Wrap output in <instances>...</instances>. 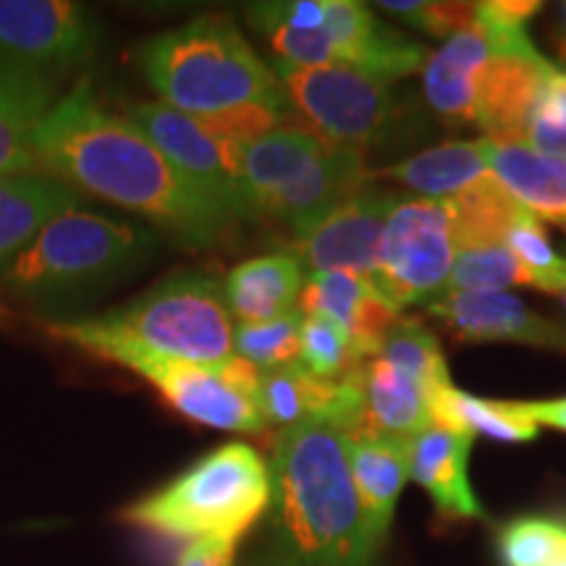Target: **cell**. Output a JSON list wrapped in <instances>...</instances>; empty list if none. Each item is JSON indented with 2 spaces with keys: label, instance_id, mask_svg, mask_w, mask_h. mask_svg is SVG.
I'll return each instance as SVG.
<instances>
[{
  "label": "cell",
  "instance_id": "39",
  "mask_svg": "<svg viewBox=\"0 0 566 566\" xmlns=\"http://www.w3.org/2000/svg\"><path fill=\"white\" fill-rule=\"evenodd\" d=\"M535 113L566 124V71L556 69L554 74L548 76L546 90H543V97H541V103H537Z\"/></svg>",
  "mask_w": 566,
  "mask_h": 566
},
{
  "label": "cell",
  "instance_id": "21",
  "mask_svg": "<svg viewBox=\"0 0 566 566\" xmlns=\"http://www.w3.org/2000/svg\"><path fill=\"white\" fill-rule=\"evenodd\" d=\"M488 59L491 42L478 21L446 40L441 51L428 55L422 69L424 101L449 126L475 124L478 76Z\"/></svg>",
  "mask_w": 566,
  "mask_h": 566
},
{
  "label": "cell",
  "instance_id": "37",
  "mask_svg": "<svg viewBox=\"0 0 566 566\" xmlns=\"http://www.w3.org/2000/svg\"><path fill=\"white\" fill-rule=\"evenodd\" d=\"M525 142L530 147H533L535 153L548 155V158H554V160L564 163V166H566V124L556 122V118H548V116H541V113H535L533 124H530V129H527Z\"/></svg>",
  "mask_w": 566,
  "mask_h": 566
},
{
  "label": "cell",
  "instance_id": "32",
  "mask_svg": "<svg viewBox=\"0 0 566 566\" xmlns=\"http://www.w3.org/2000/svg\"><path fill=\"white\" fill-rule=\"evenodd\" d=\"M302 323L300 310L265 323H239L233 328V352L260 373L300 363Z\"/></svg>",
  "mask_w": 566,
  "mask_h": 566
},
{
  "label": "cell",
  "instance_id": "2",
  "mask_svg": "<svg viewBox=\"0 0 566 566\" xmlns=\"http://www.w3.org/2000/svg\"><path fill=\"white\" fill-rule=\"evenodd\" d=\"M271 485L281 556L296 566H375L380 546L367 527L342 430L323 422L283 428Z\"/></svg>",
  "mask_w": 566,
  "mask_h": 566
},
{
  "label": "cell",
  "instance_id": "4",
  "mask_svg": "<svg viewBox=\"0 0 566 566\" xmlns=\"http://www.w3.org/2000/svg\"><path fill=\"white\" fill-rule=\"evenodd\" d=\"M48 334L95 357L118 346L208 365L237 354L223 283L202 271L168 275L150 292L103 315L51 323Z\"/></svg>",
  "mask_w": 566,
  "mask_h": 566
},
{
  "label": "cell",
  "instance_id": "8",
  "mask_svg": "<svg viewBox=\"0 0 566 566\" xmlns=\"http://www.w3.org/2000/svg\"><path fill=\"white\" fill-rule=\"evenodd\" d=\"M273 69L292 111L328 145L367 155L384 145L399 124L401 113L391 84L365 71L346 63L304 69L283 61H275Z\"/></svg>",
  "mask_w": 566,
  "mask_h": 566
},
{
  "label": "cell",
  "instance_id": "18",
  "mask_svg": "<svg viewBox=\"0 0 566 566\" xmlns=\"http://www.w3.org/2000/svg\"><path fill=\"white\" fill-rule=\"evenodd\" d=\"M475 436L430 424L405 441L407 472L433 501L443 520H485V509L470 483V454Z\"/></svg>",
  "mask_w": 566,
  "mask_h": 566
},
{
  "label": "cell",
  "instance_id": "40",
  "mask_svg": "<svg viewBox=\"0 0 566 566\" xmlns=\"http://www.w3.org/2000/svg\"><path fill=\"white\" fill-rule=\"evenodd\" d=\"M520 409L537 424V428H541V424H548V428L566 433V396L548 401H520Z\"/></svg>",
  "mask_w": 566,
  "mask_h": 566
},
{
  "label": "cell",
  "instance_id": "5",
  "mask_svg": "<svg viewBox=\"0 0 566 566\" xmlns=\"http://www.w3.org/2000/svg\"><path fill=\"white\" fill-rule=\"evenodd\" d=\"M155 252V233L103 212L69 210L3 271L6 289L34 307H61L101 294Z\"/></svg>",
  "mask_w": 566,
  "mask_h": 566
},
{
  "label": "cell",
  "instance_id": "25",
  "mask_svg": "<svg viewBox=\"0 0 566 566\" xmlns=\"http://www.w3.org/2000/svg\"><path fill=\"white\" fill-rule=\"evenodd\" d=\"M304 286L302 263L289 252L252 258L226 275L223 294L239 323H265L296 310Z\"/></svg>",
  "mask_w": 566,
  "mask_h": 566
},
{
  "label": "cell",
  "instance_id": "38",
  "mask_svg": "<svg viewBox=\"0 0 566 566\" xmlns=\"http://www.w3.org/2000/svg\"><path fill=\"white\" fill-rule=\"evenodd\" d=\"M237 562V543L229 541H189L174 566H233Z\"/></svg>",
  "mask_w": 566,
  "mask_h": 566
},
{
  "label": "cell",
  "instance_id": "42",
  "mask_svg": "<svg viewBox=\"0 0 566 566\" xmlns=\"http://www.w3.org/2000/svg\"><path fill=\"white\" fill-rule=\"evenodd\" d=\"M564 19H566V6H564Z\"/></svg>",
  "mask_w": 566,
  "mask_h": 566
},
{
  "label": "cell",
  "instance_id": "26",
  "mask_svg": "<svg viewBox=\"0 0 566 566\" xmlns=\"http://www.w3.org/2000/svg\"><path fill=\"white\" fill-rule=\"evenodd\" d=\"M388 179L412 189L428 200H451L475 184L493 179L488 163L485 139L475 142H443L412 155V158L391 163L375 171V179Z\"/></svg>",
  "mask_w": 566,
  "mask_h": 566
},
{
  "label": "cell",
  "instance_id": "7",
  "mask_svg": "<svg viewBox=\"0 0 566 566\" xmlns=\"http://www.w3.org/2000/svg\"><path fill=\"white\" fill-rule=\"evenodd\" d=\"M101 359L137 373L176 412L205 428L260 433L268 424L260 401V370L237 354L226 363L208 365L118 346L103 352Z\"/></svg>",
  "mask_w": 566,
  "mask_h": 566
},
{
  "label": "cell",
  "instance_id": "29",
  "mask_svg": "<svg viewBox=\"0 0 566 566\" xmlns=\"http://www.w3.org/2000/svg\"><path fill=\"white\" fill-rule=\"evenodd\" d=\"M446 202L451 208V233H454L457 252L506 244L509 229L522 212V205L506 192V187L495 176Z\"/></svg>",
  "mask_w": 566,
  "mask_h": 566
},
{
  "label": "cell",
  "instance_id": "33",
  "mask_svg": "<svg viewBox=\"0 0 566 566\" xmlns=\"http://www.w3.org/2000/svg\"><path fill=\"white\" fill-rule=\"evenodd\" d=\"M566 554V520L516 516L499 533L501 566H551Z\"/></svg>",
  "mask_w": 566,
  "mask_h": 566
},
{
  "label": "cell",
  "instance_id": "31",
  "mask_svg": "<svg viewBox=\"0 0 566 566\" xmlns=\"http://www.w3.org/2000/svg\"><path fill=\"white\" fill-rule=\"evenodd\" d=\"M506 247L525 271V286L566 296V258L554 250L543 221L527 208H522L509 229Z\"/></svg>",
  "mask_w": 566,
  "mask_h": 566
},
{
  "label": "cell",
  "instance_id": "10",
  "mask_svg": "<svg viewBox=\"0 0 566 566\" xmlns=\"http://www.w3.org/2000/svg\"><path fill=\"white\" fill-rule=\"evenodd\" d=\"M101 19L71 0H0V61L59 80L92 61Z\"/></svg>",
  "mask_w": 566,
  "mask_h": 566
},
{
  "label": "cell",
  "instance_id": "15",
  "mask_svg": "<svg viewBox=\"0 0 566 566\" xmlns=\"http://www.w3.org/2000/svg\"><path fill=\"white\" fill-rule=\"evenodd\" d=\"M373 181L375 171L367 168L365 153L328 145L321 160L313 163L300 179L268 197L254 218H271L300 237L338 205L373 187Z\"/></svg>",
  "mask_w": 566,
  "mask_h": 566
},
{
  "label": "cell",
  "instance_id": "14",
  "mask_svg": "<svg viewBox=\"0 0 566 566\" xmlns=\"http://www.w3.org/2000/svg\"><path fill=\"white\" fill-rule=\"evenodd\" d=\"M556 66L541 53H491L478 76L475 124L493 142H525Z\"/></svg>",
  "mask_w": 566,
  "mask_h": 566
},
{
  "label": "cell",
  "instance_id": "6",
  "mask_svg": "<svg viewBox=\"0 0 566 566\" xmlns=\"http://www.w3.org/2000/svg\"><path fill=\"white\" fill-rule=\"evenodd\" d=\"M271 493L265 459L247 443H223L126 506L122 520L171 541L239 543L271 506Z\"/></svg>",
  "mask_w": 566,
  "mask_h": 566
},
{
  "label": "cell",
  "instance_id": "9",
  "mask_svg": "<svg viewBox=\"0 0 566 566\" xmlns=\"http://www.w3.org/2000/svg\"><path fill=\"white\" fill-rule=\"evenodd\" d=\"M454 233L446 200L399 197L386 221L373 283L396 310L436 302L449 292L454 271Z\"/></svg>",
  "mask_w": 566,
  "mask_h": 566
},
{
  "label": "cell",
  "instance_id": "20",
  "mask_svg": "<svg viewBox=\"0 0 566 566\" xmlns=\"http://www.w3.org/2000/svg\"><path fill=\"white\" fill-rule=\"evenodd\" d=\"M55 103L53 80L0 61V179L38 174V132Z\"/></svg>",
  "mask_w": 566,
  "mask_h": 566
},
{
  "label": "cell",
  "instance_id": "3",
  "mask_svg": "<svg viewBox=\"0 0 566 566\" xmlns=\"http://www.w3.org/2000/svg\"><path fill=\"white\" fill-rule=\"evenodd\" d=\"M137 63L160 103L192 118L244 108L292 111L275 69L221 13H202L145 40L137 48Z\"/></svg>",
  "mask_w": 566,
  "mask_h": 566
},
{
  "label": "cell",
  "instance_id": "11",
  "mask_svg": "<svg viewBox=\"0 0 566 566\" xmlns=\"http://www.w3.org/2000/svg\"><path fill=\"white\" fill-rule=\"evenodd\" d=\"M129 122L145 132L158 150L174 163L189 181L197 184L212 202L242 221L237 179V142H223L195 122L187 113L166 103H137L129 108Z\"/></svg>",
  "mask_w": 566,
  "mask_h": 566
},
{
  "label": "cell",
  "instance_id": "22",
  "mask_svg": "<svg viewBox=\"0 0 566 566\" xmlns=\"http://www.w3.org/2000/svg\"><path fill=\"white\" fill-rule=\"evenodd\" d=\"M344 438L367 527L373 541L384 546L399 495L409 480L405 441L378 433H344Z\"/></svg>",
  "mask_w": 566,
  "mask_h": 566
},
{
  "label": "cell",
  "instance_id": "27",
  "mask_svg": "<svg viewBox=\"0 0 566 566\" xmlns=\"http://www.w3.org/2000/svg\"><path fill=\"white\" fill-rule=\"evenodd\" d=\"M363 391L365 420L359 433L409 441L433 424L430 396L424 386L384 357H373L363 365Z\"/></svg>",
  "mask_w": 566,
  "mask_h": 566
},
{
  "label": "cell",
  "instance_id": "36",
  "mask_svg": "<svg viewBox=\"0 0 566 566\" xmlns=\"http://www.w3.org/2000/svg\"><path fill=\"white\" fill-rule=\"evenodd\" d=\"M380 11L394 13L415 30L433 38H454L475 21V3H420V0H384Z\"/></svg>",
  "mask_w": 566,
  "mask_h": 566
},
{
  "label": "cell",
  "instance_id": "30",
  "mask_svg": "<svg viewBox=\"0 0 566 566\" xmlns=\"http://www.w3.org/2000/svg\"><path fill=\"white\" fill-rule=\"evenodd\" d=\"M378 357L412 375L417 384L424 386L428 396L436 394L438 388L451 386L441 344H438L433 331L415 317H399L394 323Z\"/></svg>",
  "mask_w": 566,
  "mask_h": 566
},
{
  "label": "cell",
  "instance_id": "35",
  "mask_svg": "<svg viewBox=\"0 0 566 566\" xmlns=\"http://www.w3.org/2000/svg\"><path fill=\"white\" fill-rule=\"evenodd\" d=\"M525 286V271L506 244L457 252L449 292H504Z\"/></svg>",
  "mask_w": 566,
  "mask_h": 566
},
{
  "label": "cell",
  "instance_id": "19",
  "mask_svg": "<svg viewBox=\"0 0 566 566\" xmlns=\"http://www.w3.org/2000/svg\"><path fill=\"white\" fill-rule=\"evenodd\" d=\"M328 147L304 126H283L237 147V179L242 216L254 218L260 205L294 184Z\"/></svg>",
  "mask_w": 566,
  "mask_h": 566
},
{
  "label": "cell",
  "instance_id": "13",
  "mask_svg": "<svg viewBox=\"0 0 566 566\" xmlns=\"http://www.w3.org/2000/svg\"><path fill=\"white\" fill-rule=\"evenodd\" d=\"M457 342H509L566 354V325L537 315L520 296L506 292H446L428 304Z\"/></svg>",
  "mask_w": 566,
  "mask_h": 566
},
{
  "label": "cell",
  "instance_id": "23",
  "mask_svg": "<svg viewBox=\"0 0 566 566\" xmlns=\"http://www.w3.org/2000/svg\"><path fill=\"white\" fill-rule=\"evenodd\" d=\"M76 208H82L80 192L51 176L27 174L0 179V273L53 218Z\"/></svg>",
  "mask_w": 566,
  "mask_h": 566
},
{
  "label": "cell",
  "instance_id": "34",
  "mask_svg": "<svg viewBox=\"0 0 566 566\" xmlns=\"http://www.w3.org/2000/svg\"><path fill=\"white\" fill-rule=\"evenodd\" d=\"M367 359H359L342 325L323 315H304L300 365L321 380H342Z\"/></svg>",
  "mask_w": 566,
  "mask_h": 566
},
{
  "label": "cell",
  "instance_id": "24",
  "mask_svg": "<svg viewBox=\"0 0 566 566\" xmlns=\"http://www.w3.org/2000/svg\"><path fill=\"white\" fill-rule=\"evenodd\" d=\"M485 139V137H483ZM495 179L522 208L566 231V166L535 153L527 142L485 139Z\"/></svg>",
  "mask_w": 566,
  "mask_h": 566
},
{
  "label": "cell",
  "instance_id": "12",
  "mask_svg": "<svg viewBox=\"0 0 566 566\" xmlns=\"http://www.w3.org/2000/svg\"><path fill=\"white\" fill-rule=\"evenodd\" d=\"M399 195L367 187L338 205L313 229L294 237V258L313 273L349 271L373 279L380 260L386 221Z\"/></svg>",
  "mask_w": 566,
  "mask_h": 566
},
{
  "label": "cell",
  "instance_id": "28",
  "mask_svg": "<svg viewBox=\"0 0 566 566\" xmlns=\"http://www.w3.org/2000/svg\"><path fill=\"white\" fill-rule=\"evenodd\" d=\"M433 424L457 430V433L488 436L501 443H525L537 438V424L520 409V401L480 399L454 386L430 394Z\"/></svg>",
  "mask_w": 566,
  "mask_h": 566
},
{
  "label": "cell",
  "instance_id": "17",
  "mask_svg": "<svg viewBox=\"0 0 566 566\" xmlns=\"http://www.w3.org/2000/svg\"><path fill=\"white\" fill-rule=\"evenodd\" d=\"M323 30L334 42L338 63L365 71L386 84L415 74L428 61V51L420 42L380 24L367 6L354 0H328Z\"/></svg>",
  "mask_w": 566,
  "mask_h": 566
},
{
  "label": "cell",
  "instance_id": "41",
  "mask_svg": "<svg viewBox=\"0 0 566 566\" xmlns=\"http://www.w3.org/2000/svg\"><path fill=\"white\" fill-rule=\"evenodd\" d=\"M250 566H296V564H294V562H289L286 556H281L279 551H273V554L260 556L258 562H252Z\"/></svg>",
  "mask_w": 566,
  "mask_h": 566
},
{
  "label": "cell",
  "instance_id": "43",
  "mask_svg": "<svg viewBox=\"0 0 566 566\" xmlns=\"http://www.w3.org/2000/svg\"><path fill=\"white\" fill-rule=\"evenodd\" d=\"M564 302H566V296H564Z\"/></svg>",
  "mask_w": 566,
  "mask_h": 566
},
{
  "label": "cell",
  "instance_id": "1",
  "mask_svg": "<svg viewBox=\"0 0 566 566\" xmlns=\"http://www.w3.org/2000/svg\"><path fill=\"white\" fill-rule=\"evenodd\" d=\"M38 163L74 192L142 216L192 250L218 244L239 221L189 181L129 116L105 108L87 76L42 122Z\"/></svg>",
  "mask_w": 566,
  "mask_h": 566
},
{
  "label": "cell",
  "instance_id": "16",
  "mask_svg": "<svg viewBox=\"0 0 566 566\" xmlns=\"http://www.w3.org/2000/svg\"><path fill=\"white\" fill-rule=\"evenodd\" d=\"M302 315H323L349 334L359 359L378 357L399 310L370 279L349 271L310 273L300 294Z\"/></svg>",
  "mask_w": 566,
  "mask_h": 566
}]
</instances>
